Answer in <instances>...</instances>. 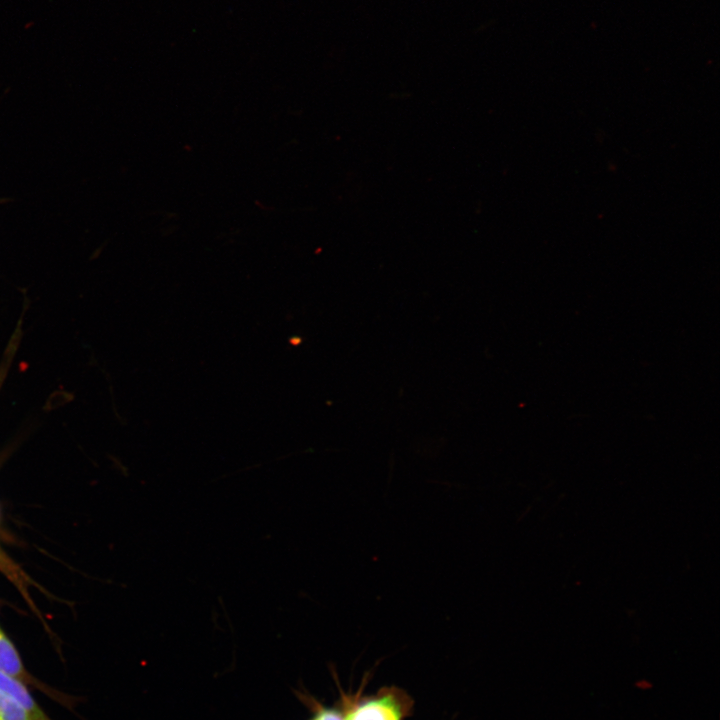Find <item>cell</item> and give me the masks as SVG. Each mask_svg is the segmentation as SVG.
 Instances as JSON below:
<instances>
[{
    "mask_svg": "<svg viewBox=\"0 0 720 720\" xmlns=\"http://www.w3.org/2000/svg\"><path fill=\"white\" fill-rule=\"evenodd\" d=\"M0 671L22 681L25 676L20 656L7 636L0 630Z\"/></svg>",
    "mask_w": 720,
    "mask_h": 720,
    "instance_id": "3",
    "label": "cell"
},
{
    "mask_svg": "<svg viewBox=\"0 0 720 720\" xmlns=\"http://www.w3.org/2000/svg\"><path fill=\"white\" fill-rule=\"evenodd\" d=\"M0 720H34L29 711L15 698L0 691Z\"/></svg>",
    "mask_w": 720,
    "mask_h": 720,
    "instance_id": "4",
    "label": "cell"
},
{
    "mask_svg": "<svg viewBox=\"0 0 720 720\" xmlns=\"http://www.w3.org/2000/svg\"><path fill=\"white\" fill-rule=\"evenodd\" d=\"M0 691L18 700L34 720H49L21 680L0 671Z\"/></svg>",
    "mask_w": 720,
    "mask_h": 720,
    "instance_id": "2",
    "label": "cell"
},
{
    "mask_svg": "<svg viewBox=\"0 0 720 720\" xmlns=\"http://www.w3.org/2000/svg\"><path fill=\"white\" fill-rule=\"evenodd\" d=\"M310 720H344V715L336 709L326 708L319 710Z\"/></svg>",
    "mask_w": 720,
    "mask_h": 720,
    "instance_id": "5",
    "label": "cell"
},
{
    "mask_svg": "<svg viewBox=\"0 0 720 720\" xmlns=\"http://www.w3.org/2000/svg\"><path fill=\"white\" fill-rule=\"evenodd\" d=\"M403 707L397 696L382 694L355 705L344 720H402Z\"/></svg>",
    "mask_w": 720,
    "mask_h": 720,
    "instance_id": "1",
    "label": "cell"
}]
</instances>
